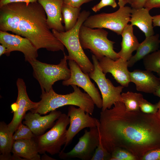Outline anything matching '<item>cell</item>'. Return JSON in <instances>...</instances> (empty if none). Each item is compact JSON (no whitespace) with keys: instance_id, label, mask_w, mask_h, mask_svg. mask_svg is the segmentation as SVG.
<instances>
[{"instance_id":"1","label":"cell","mask_w":160,"mask_h":160,"mask_svg":"<svg viewBox=\"0 0 160 160\" xmlns=\"http://www.w3.org/2000/svg\"><path fill=\"white\" fill-rule=\"evenodd\" d=\"M101 111L97 126L102 144L111 153L125 149L138 160L148 151L160 148V119L156 114L128 111L121 101Z\"/></svg>"},{"instance_id":"2","label":"cell","mask_w":160,"mask_h":160,"mask_svg":"<svg viewBox=\"0 0 160 160\" xmlns=\"http://www.w3.org/2000/svg\"><path fill=\"white\" fill-rule=\"evenodd\" d=\"M46 15L38 1L9 3L0 7V31L28 39L38 50L64 52V46L50 30Z\"/></svg>"},{"instance_id":"3","label":"cell","mask_w":160,"mask_h":160,"mask_svg":"<svg viewBox=\"0 0 160 160\" xmlns=\"http://www.w3.org/2000/svg\"><path fill=\"white\" fill-rule=\"evenodd\" d=\"M71 86L73 92L65 95L57 93L53 88L48 92L41 91V100L38 102V106L31 110V111L45 114L60 107L69 105L78 106L92 115L95 105L92 99L88 94L82 92L77 86Z\"/></svg>"},{"instance_id":"4","label":"cell","mask_w":160,"mask_h":160,"mask_svg":"<svg viewBox=\"0 0 160 160\" xmlns=\"http://www.w3.org/2000/svg\"><path fill=\"white\" fill-rule=\"evenodd\" d=\"M90 14L89 11H83L80 13L76 25L68 31L59 32L54 29L52 30L55 36L66 48L68 53L67 55V60L75 61L84 73L89 74L93 71L94 66L81 46L79 40V32L80 27Z\"/></svg>"},{"instance_id":"5","label":"cell","mask_w":160,"mask_h":160,"mask_svg":"<svg viewBox=\"0 0 160 160\" xmlns=\"http://www.w3.org/2000/svg\"><path fill=\"white\" fill-rule=\"evenodd\" d=\"M108 34L103 28L93 29L82 25L79 31V41L83 49H90L98 60L107 56L116 60L120 57L113 49L115 42L108 39Z\"/></svg>"},{"instance_id":"6","label":"cell","mask_w":160,"mask_h":160,"mask_svg":"<svg viewBox=\"0 0 160 160\" xmlns=\"http://www.w3.org/2000/svg\"><path fill=\"white\" fill-rule=\"evenodd\" d=\"M67 55L59 64L52 65L43 63L36 60L29 63L33 69V75L39 83L41 91L48 92L56 81L65 80L71 76V71L67 66Z\"/></svg>"},{"instance_id":"7","label":"cell","mask_w":160,"mask_h":160,"mask_svg":"<svg viewBox=\"0 0 160 160\" xmlns=\"http://www.w3.org/2000/svg\"><path fill=\"white\" fill-rule=\"evenodd\" d=\"M70 122L67 115L62 113L49 130L36 137L39 153L47 152L53 155L60 152L61 147L66 143L67 127Z\"/></svg>"},{"instance_id":"8","label":"cell","mask_w":160,"mask_h":160,"mask_svg":"<svg viewBox=\"0 0 160 160\" xmlns=\"http://www.w3.org/2000/svg\"><path fill=\"white\" fill-rule=\"evenodd\" d=\"M132 8L128 6L119 7L111 13H101L89 16L83 25L91 28H107L121 35L130 21Z\"/></svg>"},{"instance_id":"9","label":"cell","mask_w":160,"mask_h":160,"mask_svg":"<svg viewBox=\"0 0 160 160\" xmlns=\"http://www.w3.org/2000/svg\"><path fill=\"white\" fill-rule=\"evenodd\" d=\"M92 59L94 66L93 71L89 73L90 78L97 84L100 91L103 100L102 111L111 108L114 103L122 100L121 92L124 87L122 86L115 87L111 82L105 77L101 68L98 60L92 55Z\"/></svg>"},{"instance_id":"10","label":"cell","mask_w":160,"mask_h":160,"mask_svg":"<svg viewBox=\"0 0 160 160\" xmlns=\"http://www.w3.org/2000/svg\"><path fill=\"white\" fill-rule=\"evenodd\" d=\"M100 140L97 127L90 128L89 131L85 129L73 148L67 153L61 151L59 156L63 159L77 158L82 160H91Z\"/></svg>"},{"instance_id":"11","label":"cell","mask_w":160,"mask_h":160,"mask_svg":"<svg viewBox=\"0 0 160 160\" xmlns=\"http://www.w3.org/2000/svg\"><path fill=\"white\" fill-rule=\"evenodd\" d=\"M68 65L71 71V76L68 79L63 80L62 84L66 86L75 85L81 88L90 97L96 106L99 108H102V99L94 84L91 81L89 73H84L73 60H69Z\"/></svg>"},{"instance_id":"12","label":"cell","mask_w":160,"mask_h":160,"mask_svg":"<svg viewBox=\"0 0 160 160\" xmlns=\"http://www.w3.org/2000/svg\"><path fill=\"white\" fill-rule=\"evenodd\" d=\"M90 115L81 108H76L73 105L68 107L67 115L70 119V125L67 130L66 143L61 151H64L74 137L81 130L87 127H97L99 120Z\"/></svg>"},{"instance_id":"13","label":"cell","mask_w":160,"mask_h":160,"mask_svg":"<svg viewBox=\"0 0 160 160\" xmlns=\"http://www.w3.org/2000/svg\"><path fill=\"white\" fill-rule=\"evenodd\" d=\"M18 95L16 102L11 105L13 112L12 119L8 125L10 131L14 133L22 123L26 112L36 107L38 102H33L29 98L26 91V86L23 80L18 78L16 81Z\"/></svg>"},{"instance_id":"14","label":"cell","mask_w":160,"mask_h":160,"mask_svg":"<svg viewBox=\"0 0 160 160\" xmlns=\"http://www.w3.org/2000/svg\"><path fill=\"white\" fill-rule=\"evenodd\" d=\"M0 43L7 48L5 55L7 56L12 51L20 52L23 54L25 61L28 63L36 60L38 57L36 48L28 39L20 35L0 31Z\"/></svg>"},{"instance_id":"15","label":"cell","mask_w":160,"mask_h":160,"mask_svg":"<svg viewBox=\"0 0 160 160\" xmlns=\"http://www.w3.org/2000/svg\"><path fill=\"white\" fill-rule=\"evenodd\" d=\"M98 61L104 73H111L121 86L128 87L130 81L127 61L121 57L114 60L107 56L103 57Z\"/></svg>"},{"instance_id":"16","label":"cell","mask_w":160,"mask_h":160,"mask_svg":"<svg viewBox=\"0 0 160 160\" xmlns=\"http://www.w3.org/2000/svg\"><path fill=\"white\" fill-rule=\"evenodd\" d=\"M62 113L60 111L55 110L48 115L41 116L38 113L29 112L25 115L23 123L28 126L35 135H41L54 125L55 121Z\"/></svg>"},{"instance_id":"17","label":"cell","mask_w":160,"mask_h":160,"mask_svg":"<svg viewBox=\"0 0 160 160\" xmlns=\"http://www.w3.org/2000/svg\"><path fill=\"white\" fill-rule=\"evenodd\" d=\"M42 6L47 16V22L51 29L59 32L65 31L62 25L63 17L61 9L63 0H38Z\"/></svg>"},{"instance_id":"18","label":"cell","mask_w":160,"mask_h":160,"mask_svg":"<svg viewBox=\"0 0 160 160\" xmlns=\"http://www.w3.org/2000/svg\"><path fill=\"white\" fill-rule=\"evenodd\" d=\"M130 82L134 83L137 91L153 94L160 84V80L152 72L139 69L129 72Z\"/></svg>"},{"instance_id":"19","label":"cell","mask_w":160,"mask_h":160,"mask_svg":"<svg viewBox=\"0 0 160 160\" xmlns=\"http://www.w3.org/2000/svg\"><path fill=\"white\" fill-rule=\"evenodd\" d=\"M34 138L15 140L12 151V160H23L22 158L27 160H41L37 143Z\"/></svg>"},{"instance_id":"20","label":"cell","mask_w":160,"mask_h":160,"mask_svg":"<svg viewBox=\"0 0 160 160\" xmlns=\"http://www.w3.org/2000/svg\"><path fill=\"white\" fill-rule=\"evenodd\" d=\"M149 11L144 7L137 9L132 8L130 15L131 24L137 27L144 33L145 37L154 34L153 17Z\"/></svg>"},{"instance_id":"21","label":"cell","mask_w":160,"mask_h":160,"mask_svg":"<svg viewBox=\"0 0 160 160\" xmlns=\"http://www.w3.org/2000/svg\"><path fill=\"white\" fill-rule=\"evenodd\" d=\"M133 28L131 24H128L124 29L121 35V49L117 53L120 57L128 61L132 56V54L136 50L139 44L133 33Z\"/></svg>"},{"instance_id":"22","label":"cell","mask_w":160,"mask_h":160,"mask_svg":"<svg viewBox=\"0 0 160 160\" xmlns=\"http://www.w3.org/2000/svg\"><path fill=\"white\" fill-rule=\"evenodd\" d=\"M159 34L145 37V39L140 43L136 54L127 61L128 67H132L137 62L143 59L149 54L159 49L160 40Z\"/></svg>"},{"instance_id":"23","label":"cell","mask_w":160,"mask_h":160,"mask_svg":"<svg viewBox=\"0 0 160 160\" xmlns=\"http://www.w3.org/2000/svg\"><path fill=\"white\" fill-rule=\"evenodd\" d=\"M13 133L4 121L0 123V160H12L11 154L15 140Z\"/></svg>"},{"instance_id":"24","label":"cell","mask_w":160,"mask_h":160,"mask_svg":"<svg viewBox=\"0 0 160 160\" xmlns=\"http://www.w3.org/2000/svg\"><path fill=\"white\" fill-rule=\"evenodd\" d=\"M81 10V7H73L63 3L61 11L65 31L71 30L76 25Z\"/></svg>"},{"instance_id":"25","label":"cell","mask_w":160,"mask_h":160,"mask_svg":"<svg viewBox=\"0 0 160 160\" xmlns=\"http://www.w3.org/2000/svg\"><path fill=\"white\" fill-rule=\"evenodd\" d=\"M122 102L127 111H136L140 110V104L143 98L140 93L128 91L121 94Z\"/></svg>"},{"instance_id":"26","label":"cell","mask_w":160,"mask_h":160,"mask_svg":"<svg viewBox=\"0 0 160 160\" xmlns=\"http://www.w3.org/2000/svg\"><path fill=\"white\" fill-rule=\"evenodd\" d=\"M143 62L146 70L156 72L160 80V49L146 56Z\"/></svg>"},{"instance_id":"27","label":"cell","mask_w":160,"mask_h":160,"mask_svg":"<svg viewBox=\"0 0 160 160\" xmlns=\"http://www.w3.org/2000/svg\"><path fill=\"white\" fill-rule=\"evenodd\" d=\"M24 124L21 123L13 135L15 141L20 139H31L36 137L29 128Z\"/></svg>"},{"instance_id":"28","label":"cell","mask_w":160,"mask_h":160,"mask_svg":"<svg viewBox=\"0 0 160 160\" xmlns=\"http://www.w3.org/2000/svg\"><path fill=\"white\" fill-rule=\"evenodd\" d=\"M111 153V160H138L136 157L131 152L122 148L115 149Z\"/></svg>"},{"instance_id":"29","label":"cell","mask_w":160,"mask_h":160,"mask_svg":"<svg viewBox=\"0 0 160 160\" xmlns=\"http://www.w3.org/2000/svg\"><path fill=\"white\" fill-rule=\"evenodd\" d=\"M111 153L103 147L100 138L99 144L96 148L91 160H111Z\"/></svg>"},{"instance_id":"30","label":"cell","mask_w":160,"mask_h":160,"mask_svg":"<svg viewBox=\"0 0 160 160\" xmlns=\"http://www.w3.org/2000/svg\"><path fill=\"white\" fill-rule=\"evenodd\" d=\"M140 111L146 114H156L158 109V103L153 104L143 98L140 104Z\"/></svg>"},{"instance_id":"31","label":"cell","mask_w":160,"mask_h":160,"mask_svg":"<svg viewBox=\"0 0 160 160\" xmlns=\"http://www.w3.org/2000/svg\"><path fill=\"white\" fill-rule=\"evenodd\" d=\"M107 6H111L113 8H115L117 6L116 0H101L97 4L92 8L94 12H96L100 10L103 7Z\"/></svg>"},{"instance_id":"32","label":"cell","mask_w":160,"mask_h":160,"mask_svg":"<svg viewBox=\"0 0 160 160\" xmlns=\"http://www.w3.org/2000/svg\"><path fill=\"white\" fill-rule=\"evenodd\" d=\"M140 160H160V148L148 151Z\"/></svg>"},{"instance_id":"33","label":"cell","mask_w":160,"mask_h":160,"mask_svg":"<svg viewBox=\"0 0 160 160\" xmlns=\"http://www.w3.org/2000/svg\"><path fill=\"white\" fill-rule=\"evenodd\" d=\"M93 0H63V3L73 7H80L83 4Z\"/></svg>"},{"instance_id":"34","label":"cell","mask_w":160,"mask_h":160,"mask_svg":"<svg viewBox=\"0 0 160 160\" xmlns=\"http://www.w3.org/2000/svg\"><path fill=\"white\" fill-rule=\"evenodd\" d=\"M144 8L149 11L153 8H160V0H147Z\"/></svg>"},{"instance_id":"35","label":"cell","mask_w":160,"mask_h":160,"mask_svg":"<svg viewBox=\"0 0 160 160\" xmlns=\"http://www.w3.org/2000/svg\"><path fill=\"white\" fill-rule=\"evenodd\" d=\"M38 0H0V7L8 4L17 2H24L27 4L38 1Z\"/></svg>"},{"instance_id":"36","label":"cell","mask_w":160,"mask_h":160,"mask_svg":"<svg viewBox=\"0 0 160 160\" xmlns=\"http://www.w3.org/2000/svg\"><path fill=\"white\" fill-rule=\"evenodd\" d=\"M147 0H135L131 5V7L134 9H140L144 7Z\"/></svg>"},{"instance_id":"37","label":"cell","mask_w":160,"mask_h":160,"mask_svg":"<svg viewBox=\"0 0 160 160\" xmlns=\"http://www.w3.org/2000/svg\"><path fill=\"white\" fill-rule=\"evenodd\" d=\"M153 26V27H160V15L152 16Z\"/></svg>"},{"instance_id":"38","label":"cell","mask_w":160,"mask_h":160,"mask_svg":"<svg viewBox=\"0 0 160 160\" xmlns=\"http://www.w3.org/2000/svg\"><path fill=\"white\" fill-rule=\"evenodd\" d=\"M7 52V48L4 45L1 44L0 45V56L5 54Z\"/></svg>"},{"instance_id":"39","label":"cell","mask_w":160,"mask_h":160,"mask_svg":"<svg viewBox=\"0 0 160 160\" xmlns=\"http://www.w3.org/2000/svg\"><path fill=\"white\" fill-rule=\"evenodd\" d=\"M118 4L119 7H122L125 6L126 4L124 0H118Z\"/></svg>"},{"instance_id":"40","label":"cell","mask_w":160,"mask_h":160,"mask_svg":"<svg viewBox=\"0 0 160 160\" xmlns=\"http://www.w3.org/2000/svg\"><path fill=\"white\" fill-rule=\"evenodd\" d=\"M44 154V155L42 156V158H41V159H43V160H56L55 159H54L50 157L47 155H46V154H45V153Z\"/></svg>"},{"instance_id":"41","label":"cell","mask_w":160,"mask_h":160,"mask_svg":"<svg viewBox=\"0 0 160 160\" xmlns=\"http://www.w3.org/2000/svg\"><path fill=\"white\" fill-rule=\"evenodd\" d=\"M153 94L154 95L160 97V84Z\"/></svg>"},{"instance_id":"42","label":"cell","mask_w":160,"mask_h":160,"mask_svg":"<svg viewBox=\"0 0 160 160\" xmlns=\"http://www.w3.org/2000/svg\"><path fill=\"white\" fill-rule=\"evenodd\" d=\"M158 110L156 113V114L158 118L160 119V100L158 103Z\"/></svg>"},{"instance_id":"43","label":"cell","mask_w":160,"mask_h":160,"mask_svg":"<svg viewBox=\"0 0 160 160\" xmlns=\"http://www.w3.org/2000/svg\"><path fill=\"white\" fill-rule=\"evenodd\" d=\"M124 1L126 4L128 3L131 5L134 2L135 0H124Z\"/></svg>"},{"instance_id":"44","label":"cell","mask_w":160,"mask_h":160,"mask_svg":"<svg viewBox=\"0 0 160 160\" xmlns=\"http://www.w3.org/2000/svg\"></svg>"}]
</instances>
